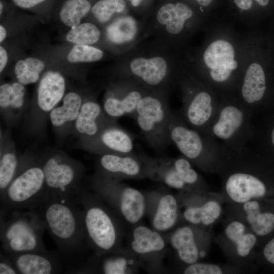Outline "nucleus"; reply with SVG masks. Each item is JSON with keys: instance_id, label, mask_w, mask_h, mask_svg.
I'll return each mask as SVG.
<instances>
[{"instance_id": "f257e3e1", "label": "nucleus", "mask_w": 274, "mask_h": 274, "mask_svg": "<svg viewBox=\"0 0 274 274\" xmlns=\"http://www.w3.org/2000/svg\"><path fill=\"white\" fill-rule=\"evenodd\" d=\"M223 148L216 173L224 199L233 206L274 197L273 162L247 146L238 149Z\"/></svg>"}, {"instance_id": "f03ea898", "label": "nucleus", "mask_w": 274, "mask_h": 274, "mask_svg": "<svg viewBox=\"0 0 274 274\" xmlns=\"http://www.w3.org/2000/svg\"><path fill=\"white\" fill-rule=\"evenodd\" d=\"M231 30L219 28L210 33L191 73L221 97L234 95L252 43Z\"/></svg>"}, {"instance_id": "7ed1b4c3", "label": "nucleus", "mask_w": 274, "mask_h": 274, "mask_svg": "<svg viewBox=\"0 0 274 274\" xmlns=\"http://www.w3.org/2000/svg\"><path fill=\"white\" fill-rule=\"evenodd\" d=\"M66 265L65 272L84 262L87 243L81 208L76 200L48 194L34 210Z\"/></svg>"}, {"instance_id": "20e7f679", "label": "nucleus", "mask_w": 274, "mask_h": 274, "mask_svg": "<svg viewBox=\"0 0 274 274\" xmlns=\"http://www.w3.org/2000/svg\"><path fill=\"white\" fill-rule=\"evenodd\" d=\"M253 117L234 95L222 96L205 134L228 149L242 148L247 146L254 135L256 126Z\"/></svg>"}, {"instance_id": "39448f33", "label": "nucleus", "mask_w": 274, "mask_h": 274, "mask_svg": "<svg viewBox=\"0 0 274 274\" xmlns=\"http://www.w3.org/2000/svg\"><path fill=\"white\" fill-rule=\"evenodd\" d=\"M169 135L183 156L202 170L216 173L223 153V146L210 136L189 127L178 111L172 110Z\"/></svg>"}, {"instance_id": "423d86ee", "label": "nucleus", "mask_w": 274, "mask_h": 274, "mask_svg": "<svg viewBox=\"0 0 274 274\" xmlns=\"http://www.w3.org/2000/svg\"><path fill=\"white\" fill-rule=\"evenodd\" d=\"M45 230L35 211L0 212L1 249L10 254L46 249L43 240Z\"/></svg>"}, {"instance_id": "0eeeda50", "label": "nucleus", "mask_w": 274, "mask_h": 274, "mask_svg": "<svg viewBox=\"0 0 274 274\" xmlns=\"http://www.w3.org/2000/svg\"><path fill=\"white\" fill-rule=\"evenodd\" d=\"M178 83L182 105L178 112L190 127L205 134L218 108L221 96L191 73H182Z\"/></svg>"}, {"instance_id": "6e6552de", "label": "nucleus", "mask_w": 274, "mask_h": 274, "mask_svg": "<svg viewBox=\"0 0 274 274\" xmlns=\"http://www.w3.org/2000/svg\"><path fill=\"white\" fill-rule=\"evenodd\" d=\"M165 90H149L140 100L131 116L145 140L154 150L162 152L173 144L168 132L172 110Z\"/></svg>"}, {"instance_id": "1a4fd4ad", "label": "nucleus", "mask_w": 274, "mask_h": 274, "mask_svg": "<svg viewBox=\"0 0 274 274\" xmlns=\"http://www.w3.org/2000/svg\"><path fill=\"white\" fill-rule=\"evenodd\" d=\"M40 161L21 162L16 175L0 195V212L15 210H33L47 195Z\"/></svg>"}, {"instance_id": "9d476101", "label": "nucleus", "mask_w": 274, "mask_h": 274, "mask_svg": "<svg viewBox=\"0 0 274 274\" xmlns=\"http://www.w3.org/2000/svg\"><path fill=\"white\" fill-rule=\"evenodd\" d=\"M76 200L83 213L87 243L99 253L112 250L117 242V230L108 212L97 203L92 195L83 187Z\"/></svg>"}, {"instance_id": "9b49d317", "label": "nucleus", "mask_w": 274, "mask_h": 274, "mask_svg": "<svg viewBox=\"0 0 274 274\" xmlns=\"http://www.w3.org/2000/svg\"><path fill=\"white\" fill-rule=\"evenodd\" d=\"M44 172L48 194L76 200L83 187L82 165L65 156L53 155L40 161Z\"/></svg>"}, {"instance_id": "f8f14e48", "label": "nucleus", "mask_w": 274, "mask_h": 274, "mask_svg": "<svg viewBox=\"0 0 274 274\" xmlns=\"http://www.w3.org/2000/svg\"><path fill=\"white\" fill-rule=\"evenodd\" d=\"M252 44L234 95L253 115L270 110L268 79L263 66L252 57Z\"/></svg>"}, {"instance_id": "ddd939ff", "label": "nucleus", "mask_w": 274, "mask_h": 274, "mask_svg": "<svg viewBox=\"0 0 274 274\" xmlns=\"http://www.w3.org/2000/svg\"><path fill=\"white\" fill-rule=\"evenodd\" d=\"M128 71L123 80L148 90H165V86L172 81L168 64L160 56L135 58L131 61Z\"/></svg>"}, {"instance_id": "4468645a", "label": "nucleus", "mask_w": 274, "mask_h": 274, "mask_svg": "<svg viewBox=\"0 0 274 274\" xmlns=\"http://www.w3.org/2000/svg\"><path fill=\"white\" fill-rule=\"evenodd\" d=\"M223 239L224 247H227V254L230 255L234 266L241 268L251 258L256 259L257 237L241 219L233 217L226 224Z\"/></svg>"}, {"instance_id": "2eb2a0df", "label": "nucleus", "mask_w": 274, "mask_h": 274, "mask_svg": "<svg viewBox=\"0 0 274 274\" xmlns=\"http://www.w3.org/2000/svg\"><path fill=\"white\" fill-rule=\"evenodd\" d=\"M233 206L241 211L235 217L242 220L257 237V248L274 233V197Z\"/></svg>"}, {"instance_id": "dca6fc26", "label": "nucleus", "mask_w": 274, "mask_h": 274, "mask_svg": "<svg viewBox=\"0 0 274 274\" xmlns=\"http://www.w3.org/2000/svg\"><path fill=\"white\" fill-rule=\"evenodd\" d=\"M8 254L19 274H57L64 273L66 269V263L57 250L46 249Z\"/></svg>"}, {"instance_id": "f3484780", "label": "nucleus", "mask_w": 274, "mask_h": 274, "mask_svg": "<svg viewBox=\"0 0 274 274\" xmlns=\"http://www.w3.org/2000/svg\"><path fill=\"white\" fill-rule=\"evenodd\" d=\"M118 89L111 93L104 102V111L111 119L128 115L131 117L143 96L149 90L135 83L123 80Z\"/></svg>"}, {"instance_id": "a211bd4d", "label": "nucleus", "mask_w": 274, "mask_h": 274, "mask_svg": "<svg viewBox=\"0 0 274 274\" xmlns=\"http://www.w3.org/2000/svg\"><path fill=\"white\" fill-rule=\"evenodd\" d=\"M96 149L106 153L119 155L133 154V142L131 135L118 127L116 123L105 127L95 137L92 138Z\"/></svg>"}, {"instance_id": "6ab92c4d", "label": "nucleus", "mask_w": 274, "mask_h": 274, "mask_svg": "<svg viewBox=\"0 0 274 274\" xmlns=\"http://www.w3.org/2000/svg\"><path fill=\"white\" fill-rule=\"evenodd\" d=\"M194 13L187 5L182 3H167L158 10L156 14L159 24L164 25L167 32L174 36L181 35L185 30Z\"/></svg>"}, {"instance_id": "aec40b11", "label": "nucleus", "mask_w": 274, "mask_h": 274, "mask_svg": "<svg viewBox=\"0 0 274 274\" xmlns=\"http://www.w3.org/2000/svg\"><path fill=\"white\" fill-rule=\"evenodd\" d=\"M65 89L63 76L56 72H48L39 84L37 102L44 112H50L62 98Z\"/></svg>"}, {"instance_id": "412c9836", "label": "nucleus", "mask_w": 274, "mask_h": 274, "mask_svg": "<svg viewBox=\"0 0 274 274\" xmlns=\"http://www.w3.org/2000/svg\"><path fill=\"white\" fill-rule=\"evenodd\" d=\"M105 112L94 101H87L83 104L80 113L75 120L76 130L90 138L96 136L106 126L115 123V120H102Z\"/></svg>"}, {"instance_id": "4be33fe9", "label": "nucleus", "mask_w": 274, "mask_h": 274, "mask_svg": "<svg viewBox=\"0 0 274 274\" xmlns=\"http://www.w3.org/2000/svg\"><path fill=\"white\" fill-rule=\"evenodd\" d=\"M99 166L107 175L136 177L142 173L140 162L133 154H103Z\"/></svg>"}, {"instance_id": "5701e85b", "label": "nucleus", "mask_w": 274, "mask_h": 274, "mask_svg": "<svg viewBox=\"0 0 274 274\" xmlns=\"http://www.w3.org/2000/svg\"><path fill=\"white\" fill-rule=\"evenodd\" d=\"M170 242L182 262L191 264L197 261L199 251L193 231L190 227L183 226L178 228L173 234Z\"/></svg>"}, {"instance_id": "b1692460", "label": "nucleus", "mask_w": 274, "mask_h": 274, "mask_svg": "<svg viewBox=\"0 0 274 274\" xmlns=\"http://www.w3.org/2000/svg\"><path fill=\"white\" fill-rule=\"evenodd\" d=\"M222 213V207L219 200L210 198L201 206L188 207L183 215L188 222L208 227L215 223Z\"/></svg>"}, {"instance_id": "393cba45", "label": "nucleus", "mask_w": 274, "mask_h": 274, "mask_svg": "<svg viewBox=\"0 0 274 274\" xmlns=\"http://www.w3.org/2000/svg\"><path fill=\"white\" fill-rule=\"evenodd\" d=\"M145 208V198L139 191L129 187L123 190L120 199V209L128 222L135 223L140 220Z\"/></svg>"}, {"instance_id": "a878e982", "label": "nucleus", "mask_w": 274, "mask_h": 274, "mask_svg": "<svg viewBox=\"0 0 274 274\" xmlns=\"http://www.w3.org/2000/svg\"><path fill=\"white\" fill-rule=\"evenodd\" d=\"M82 99L77 93L70 92L63 97L61 106L54 108L50 113V119L52 124L60 126L66 122L76 120L81 107Z\"/></svg>"}, {"instance_id": "bb28decb", "label": "nucleus", "mask_w": 274, "mask_h": 274, "mask_svg": "<svg viewBox=\"0 0 274 274\" xmlns=\"http://www.w3.org/2000/svg\"><path fill=\"white\" fill-rule=\"evenodd\" d=\"M251 142L255 145V150L274 163V112L260 127H256Z\"/></svg>"}, {"instance_id": "cd10ccee", "label": "nucleus", "mask_w": 274, "mask_h": 274, "mask_svg": "<svg viewBox=\"0 0 274 274\" xmlns=\"http://www.w3.org/2000/svg\"><path fill=\"white\" fill-rule=\"evenodd\" d=\"M132 249L137 253L159 251L164 247V241L157 232L145 226H139L133 232Z\"/></svg>"}, {"instance_id": "c85d7f7f", "label": "nucleus", "mask_w": 274, "mask_h": 274, "mask_svg": "<svg viewBox=\"0 0 274 274\" xmlns=\"http://www.w3.org/2000/svg\"><path fill=\"white\" fill-rule=\"evenodd\" d=\"M178 218V204L171 194L163 196L159 200L153 224L159 231H165L172 228Z\"/></svg>"}, {"instance_id": "c756f323", "label": "nucleus", "mask_w": 274, "mask_h": 274, "mask_svg": "<svg viewBox=\"0 0 274 274\" xmlns=\"http://www.w3.org/2000/svg\"><path fill=\"white\" fill-rule=\"evenodd\" d=\"M90 8L91 5L87 0H67L60 10V19L65 25L75 27L79 24Z\"/></svg>"}, {"instance_id": "7c9ffc66", "label": "nucleus", "mask_w": 274, "mask_h": 274, "mask_svg": "<svg viewBox=\"0 0 274 274\" xmlns=\"http://www.w3.org/2000/svg\"><path fill=\"white\" fill-rule=\"evenodd\" d=\"M25 89L23 84L5 83L0 87V106L2 109H20L24 104Z\"/></svg>"}, {"instance_id": "2f4dec72", "label": "nucleus", "mask_w": 274, "mask_h": 274, "mask_svg": "<svg viewBox=\"0 0 274 274\" xmlns=\"http://www.w3.org/2000/svg\"><path fill=\"white\" fill-rule=\"evenodd\" d=\"M100 36V32L96 26L84 23L72 27L66 36V40L76 44L89 45L97 42Z\"/></svg>"}, {"instance_id": "473e14b6", "label": "nucleus", "mask_w": 274, "mask_h": 274, "mask_svg": "<svg viewBox=\"0 0 274 274\" xmlns=\"http://www.w3.org/2000/svg\"><path fill=\"white\" fill-rule=\"evenodd\" d=\"M20 161L16 154L7 152L0 159V195L7 188L16 175L20 167Z\"/></svg>"}, {"instance_id": "72a5a7b5", "label": "nucleus", "mask_w": 274, "mask_h": 274, "mask_svg": "<svg viewBox=\"0 0 274 274\" xmlns=\"http://www.w3.org/2000/svg\"><path fill=\"white\" fill-rule=\"evenodd\" d=\"M124 0H100L92 8L94 17L100 22L108 21L115 13H121L125 8Z\"/></svg>"}, {"instance_id": "f704fd0d", "label": "nucleus", "mask_w": 274, "mask_h": 274, "mask_svg": "<svg viewBox=\"0 0 274 274\" xmlns=\"http://www.w3.org/2000/svg\"><path fill=\"white\" fill-rule=\"evenodd\" d=\"M173 165L187 186L201 185L207 187L197 172L193 168L192 163L184 156L172 160Z\"/></svg>"}, {"instance_id": "c9c22d12", "label": "nucleus", "mask_w": 274, "mask_h": 274, "mask_svg": "<svg viewBox=\"0 0 274 274\" xmlns=\"http://www.w3.org/2000/svg\"><path fill=\"white\" fill-rule=\"evenodd\" d=\"M103 54V52L97 48L76 44L68 53L67 59L71 62H93L100 60Z\"/></svg>"}, {"instance_id": "e433bc0d", "label": "nucleus", "mask_w": 274, "mask_h": 274, "mask_svg": "<svg viewBox=\"0 0 274 274\" xmlns=\"http://www.w3.org/2000/svg\"><path fill=\"white\" fill-rule=\"evenodd\" d=\"M256 260L262 266L274 271V233L258 248Z\"/></svg>"}, {"instance_id": "4c0bfd02", "label": "nucleus", "mask_w": 274, "mask_h": 274, "mask_svg": "<svg viewBox=\"0 0 274 274\" xmlns=\"http://www.w3.org/2000/svg\"><path fill=\"white\" fill-rule=\"evenodd\" d=\"M226 268L212 263L195 262L189 265L184 270L185 274H222L227 273Z\"/></svg>"}, {"instance_id": "58836bf2", "label": "nucleus", "mask_w": 274, "mask_h": 274, "mask_svg": "<svg viewBox=\"0 0 274 274\" xmlns=\"http://www.w3.org/2000/svg\"><path fill=\"white\" fill-rule=\"evenodd\" d=\"M100 266L98 267L107 274H121L125 272L126 262L121 257L111 256L102 258Z\"/></svg>"}, {"instance_id": "ea45409f", "label": "nucleus", "mask_w": 274, "mask_h": 274, "mask_svg": "<svg viewBox=\"0 0 274 274\" xmlns=\"http://www.w3.org/2000/svg\"><path fill=\"white\" fill-rule=\"evenodd\" d=\"M235 7L242 13L252 11L255 6L264 8L269 5L270 0H233Z\"/></svg>"}, {"instance_id": "a19ab883", "label": "nucleus", "mask_w": 274, "mask_h": 274, "mask_svg": "<svg viewBox=\"0 0 274 274\" xmlns=\"http://www.w3.org/2000/svg\"><path fill=\"white\" fill-rule=\"evenodd\" d=\"M0 274H19L9 255L1 249Z\"/></svg>"}, {"instance_id": "79ce46f5", "label": "nucleus", "mask_w": 274, "mask_h": 274, "mask_svg": "<svg viewBox=\"0 0 274 274\" xmlns=\"http://www.w3.org/2000/svg\"><path fill=\"white\" fill-rule=\"evenodd\" d=\"M24 60L26 63L28 71L40 74L44 68V62L39 59L28 57Z\"/></svg>"}, {"instance_id": "37998d69", "label": "nucleus", "mask_w": 274, "mask_h": 274, "mask_svg": "<svg viewBox=\"0 0 274 274\" xmlns=\"http://www.w3.org/2000/svg\"><path fill=\"white\" fill-rule=\"evenodd\" d=\"M45 0H13L18 7L22 8H30L40 4Z\"/></svg>"}, {"instance_id": "c03bdc74", "label": "nucleus", "mask_w": 274, "mask_h": 274, "mask_svg": "<svg viewBox=\"0 0 274 274\" xmlns=\"http://www.w3.org/2000/svg\"><path fill=\"white\" fill-rule=\"evenodd\" d=\"M8 60V55L5 49L0 47V72L1 73L5 68Z\"/></svg>"}, {"instance_id": "a18cd8bd", "label": "nucleus", "mask_w": 274, "mask_h": 274, "mask_svg": "<svg viewBox=\"0 0 274 274\" xmlns=\"http://www.w3.org/2000/svg\"><path fill=\"white\" fill-rule=\"evenodd\" d=\"M195 2L201 7L207 8L210 7L215 0H195Z\"/></svg>"}, {"instance_id": "49530a36", "label": "nucleus", "mask_w": 274, "mask_h": 274, "mask_svg": "<svg viewBox=\"0 0 274 274\" xmlns=\"http://www.w3.org/2000/svg\"><path fill=\"white\" fill-rule=\"evenodd\" d=\"M6 36V30L2 26H0V42H2Z\"/></svg>"}, {"instance_id": "de8ad7c7", "label": "nucleus", "mask_w": 274, "mask_h": 274, "mask_svg": "<svg viewBox=\"0 0 274 274\" xmlns=\"http://www.w3.org/2000/svg\"><path fill=\"white\" fill-rule=\"evenodd\" d=\"M129 1L131 2V4L133 7L139 6L141 4L142 2L143 1V0H129Z\"/></svg>"}, {"instance_id": "09e8293b", "label": "nucleus", "mask_w": 274, "mask_h": 274, "mask_svg": "<svg viewBox=\"0 0 274 274\" xmlns=\"http://www.w3.org/2000/svg\"><path fill=\"white\" fill-rule=\"evenodd\" d=\"M0 13L2 14V11H3V4L2 3V2H1L0 3Z\"/></svg>"}]
</instances>
